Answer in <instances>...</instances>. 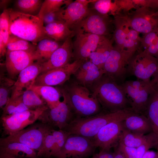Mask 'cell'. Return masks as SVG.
<instances>
[{"instance_id": "2e32d148", "label": "cell", "mask_w": 158, "mask_h": 158, "mask_svg": "<svg viewBox=\"0 0 158 158\" xmlns=\"http://www.w3.org/2000/svg\"><path fill=\"white\" fill-rule=\"evenodd\" d=\"M122 121L110 123L102 128L92 139L94 146L101 150L109 151L113 147L118 145L123 128Z\"/></svg>"}, {"instance_id": "d6986e66", "label": "cell", "mask_w": 158, "mask_h": 158, "mask_svg": "<svg viewBox=\"0 0 158 158\" xmlns=\"http://www.w3.org/2000/svg\"><path fill=\"white\" fill-rule=\"evenodd\" d=\"M145 6L137 8L128 16L132 28L139 33L147 34L158 27V16Z\"/></svg>"}, {"instance_id": "681fc988", "label": "cell", "mask_w": 158, "mask_h": 158, "mask_svg": "<svg viewBox=\"0 0 158 158\" xmlns=\"http://www.w3.org/2000/svg\"><path fill=\"white\" fill-rule=\"evenodd\" d=\"M0 158H22L15 157L8 154L0 152Z\"/></svg>"}, {"instance_id": "9a60e30c", "label": "cell", "mask_w": 158, "mask_h": 158, "mask_svg": "<svg viewBox=\"0 0 158 158\" xmlns=\"http://www.w3.org/2000/svg\"><path fill=\"white\" fill-rule=\"evenodd\" d=\"M76 38L73 42V58L74 61L89 59L91 54L96 49L105 36L85 32L81 28L74 30Z\"/></svg>"}, {"instance_id": "30bf717a", "label": "cell", "mask_w": 158, "mask_h": 158, "mask_svg": "<svg viewBox=\"0 0 158 158\" xmlns=\"http://www.w3.org/2000/svg\"><path fill=\"white\" fill-rule=\"evenodd\" d=\"M91 139L79 135H70L55 158H85L93 155L96 149Z\"/></svg>"}, {"instance_id": "60d3db41", "label": "cell", "mask_w": 158, "mask_h": 158, "mask_svg": "<svg viewBox=\"0 0 158 158\" xmlns=\"http://www.w3.org/2000/svg\"><path fill=\"white\" fill-rule=\"evenodd\" d=\"M92 3L93 4L92 8L103 14H108L111 11L112 13L115 15L114 12L117 8L116 2L112 3L110 0H96Z\"/></svg>"}, {"instance_id": "1f68e13d", "label": "cell", "mask_w": 158, "mask_h": 158, "mask_svg": "<svg viewBox=\"0 0 158 158\" xmlns=\"http://www.w3.org/2000/svg\"><path fill=\"white\" fill-rule=\"evenodd\" d=\"M36 44L12 34H10L7 45V51H22L34 52Z\"/></svg>"}, {"instance_id": "74e56055", "label": "cell", "mask_w": 158, "mask_h": 158, "mask_svg": "<svg viewBox=\"0 0 158 158\" xmlns=\"http://www.w3.org/2000/svg\"><path fill=\"white\" fill-rule=\"evenodd\" d=\"M158 146V137L153 132L146 134V138L143 143L136 148V158H142L145 152L153 147Z\"/></svg>"}, {"instance_id": "bcb514c9", "label": "cell", "mask_w": 158, "mask_h": 158, "mask_svg": "<svg viewBox=\"0 0 158 158\" xmlns=\"http://www.w3.org/2000/svg\"><path fill=\"white\" fill-rule=\"evenodd\" d=\"M11 1V0H0V8L3 9L4 10L7 9V8H6L7 7Z\"/></svg>"}, {"instance_id": "5b68a950", "label": "cell", "mask_w": 158, "mask_h": 158, "mask_svg": "<svg viewBox=\"0 0 158 158\" xmlns=\"http://www.w3.org/2000/svg\"><path fill=\"white\" fill-rule=\"evenodd\" d=\"M114 20L113 39L116 46L134 54L140 49L141 38L132 27L128 15H115Z\"/></svg>"}, {"instance_id": "816d5d0a", "label": "cell", "mask_w": 158, "mask_h": 158, "mask_svg": "<svg viewBox=\"0 0 158 158\" xmlns=\"http://www.w3.org/2000/svg\"><path fill=\"white\" fill-rule=\"evenodd\" d=\"M91 158H98V154H94Z\"/></svg>"}, {"instance_id": "836d02e7", "label": "cell", "mask_w": 158, "mask_h": 158, "mask_svg": "<svg viewBox=\"0 0 158 158\" xmlns=\"http://www.w3.org/2000/svg\"><path fill=\"white\" fill-rule=\"evenodd\" d=\"M15 81L9 77L0 75V107L3 109L9 101Z\"/></svg>"}, {"instance_id": "7a4b0ae2", "label": "cell", "mask_w": 158, "mask_h": 158, "mask_svg": "<svg viewBox=\"0 0 158 158\" xmlns=\"http://www.w3.org/2000/svg\"><path fill=\"white\" fill-rule=\"evenodd\" d=\"M135 114L130 107L113 112H100L84 117H75L64 130L69 134L82 136L92 139L100 129L107 124L116 121H123Z\"/></svg>"}, {"instance_id": "4fadbf2b", "label": "cell", "mask_w": 158, "mask_h": 158, "mask_svg": "<svg viewBox=\"0 0 158 158\" xmlns=\"http://www.w3.org/2000/svg\"><path fill=\"white\" fill-rule=\"evenodd\" d=\"M113 25L114 20L108 14H102L93 8H90L87 15L74 31L81 28L86 32L107 37L111 32Z\"/></svg>"}, {"instance_id": "f546056e", "label": "cell", "mask_w": 158, "mask_h": 158, "mask_svg": "<svg viewBox=\"0 0 158 158\" xmlns=\"http://www.w3.org/2000/svg\"><path fill=\"white\" fill-rule=\"evenodd\" d=\"M10 36L9 14L8 8L3 10L0 16V55H5Z\"/></svg>"}, {"instance_id": "c3c4849f", "label": "cell", "mask_w": 158, "mask_h": 158, "mask_svg": "<svg viewBox=\"0 0 158 158\" xmlns=\"http://www.w3.org/2000/svg\"><path fill=\"white\" fill-rule=\"evenodd\" d=\"M114 158H125L120 151L117 148L114 154Z\"/></svg>"}, {"instance_id": "f907efd6", "label": "cell", "mask_w": 158, "mask_h": 158, "mask_svg": "<svg viewBox=\"0 0 158 158\" xmlns=\"http://www.w3.org/2000/svg\"><path fill=\"white\" fill-rule=\"evenodd\" d=\"M77 1L86 6H88L90 3H93L95 2L96 0H76Z\"/></svg>"}, {"instance_id": "f5cc1de1", "label": "cell", "mask_w": 158, "mask_h": 158, "mask_svg": "<svg viewBox=\"0 0 158 158\" xmlns=\"http://www.w3.org/2000/svg\"><path fill=\"white\" fill-rule=\"evenodd\" d=\"M154 15L155 16H158V11L154 12Z\"/></svg>"}, {"instance_id": "f1b7e54d", "label": "cell", "mask_w": 158, "mask_h": 158, "mask_svg": "<svg viewBox=\"0 0 158 158\" xmlns=\"http://www.w3.org/2000/svg\"><path fill=\"white\" fill-rule=\"evenodd\" d=\"M61 45L59 42L49 38L41 40L37 43L35 52L36 61L41 63L47 61L53 52Z\"/></svg>"}, {"instance_id": "8fae6325", "label": "cell", "mask_w": 158, "mask_h": 158, "mask_svg": "<svg viewBox=\"0 0 158 158\" xmlns=\"http://www.w3.org/2000/svg\"><path fill=\"white\" fill-rule=\"evenodd\" d=\"M48 107L46 106L13 115L2 116L1 121L4 133L8 135L25 128L39 119Z\"/></svg>"}, {"instance_id": "7dc6e473", "label": "cell", "mask_w": 158, "mask_h": 158, "mask_svg": "<svg viewBox=\"0 0 158 158\" xmlns=\"http://www.w3.org/2000/svg\"><path fill=\"white\" fill-rule=\"evenodd\" d=\"M152 77V79L150 81V84L152 85H158V69Z\"/></svg>"}, {"instance_id": "ffe728a7", "label": "cell", "mask_w": 158, "mask_h": 158, "mask_svg": "<svg viewBox=\"0 0 158 158\" xmlns=\"http://www.w3.org/2000/svg\"><path fill=\"white\" fill-rule=\"evenodd\" d=\"M68 37L62 44L52 54L49 59L41 63V73L63 67L73 58V42L72 37Z\"/></svg>"}, {"instance_id": "8d00e7d4", "label": "cell", "mask_w": 158, "mask_h": 158, "mask_svg": "<svg viewBox=\"0 0 158 158\" xmlns=\"http://www.w3.org/2000/svg\"><path fill=\"white\" fill-rule=\"evenodd\" d=\"M3 109L2 116L13 115L30 109L24 103L20 96L9 101Z\"/></svg>"}, {"instance_id": "8992f818", "label": "cell", "mask_w": 158, "mask_h": 158, "mask_svg": "<svg viewBox=\"0 0 158 158\" xmlns=\"http://www.w3.org/2000/svg\"><path fill=\"white\" fill-rule=\"evenodd\" d=\"M130 107L137 114H144L152 88L150 82L137 79L128 80L121 84Z\"/></svg>"}, {"instance_id": "7c38bea8", "label": "cell", "mask_w": 158, "mask_h": 158, "mask_svg": "<svg viewBox=\"0 0 158 158\" xmlns=\"http://www.w3.org/2000/svg\"><path fill=\"white\" fill-rule=\"evenodd\" d=\"M86 60H76L65 66L40 73L33 85L53 86L61 85L68 81Z\"/></svg>"}, {"instance_id": "ab89813d", "label": "cell", "mask_w": 158, "mask_h": 158, "mask_svg": "<svg viewBox=\"0 0 158 158\" xmlns=\"http://www.w3.org/2000/svg\"><path fill=\"white\" fill-rule=\"evenodd\" d=\"M51 130L46 136L42 145L37 153V157H44L49 158L51 157V154L54 145V139Z\"/></svg>"}, {"instance_id": "277c9868", "label": "cell", "mask_w": 158, "mask_h": 158, "mask_svg": "<svg viewBox=\"0 0 158 158\" xmlns=\"http://www.w3.org/2000/svg\"><path fill=\"white\" fill-rule=\"evenodd\" d=\"M9 14V33L37 45L48 37L42 19L37 16L18 12L8 8Z\"/></svg>"}, {"instance_id": "ba28073f", "label": "cell", "mask_w": 158, "mask_h": 158, "mask_svg": "<svg viewBox=\"0 0 158 158\" xmlns=\"http://www.w3.org/2000/svg\"><path fill=\"white\" fill-rule=\"evenodd\" d=\"M158 69V59L139 49L129 61L127 74L134 75L137 79L150 82Z\"/></svg>"}, {"instance_id": "db71d44e", "label": "cell", "mask_w": 158, "mask_h": 158, "mask_svg": "<svg viewBox=\"0 0 158 158\" xmlns=\"http://www.w3.org/2000/svg\"><path fill=\"white\" fill-rule=\"evenodd\" d=\"M158 151V146L157 147V148Z\"/></svg>"}, {"instance_id": "ac0fdd59", "label": "cell", "mask_w": 158, "mask_h": 158, "mask_svg": "<svg viewBox=\"0 0 158 158\" xmlns=\"http://www.w3.org/2000/svg\"><path fill=\"white\" fill-rule=\"evenodd\" d=\"M41 63L36 61L20 72L13 87L9 101L21 96L25 91L30 88L41 73Z\"/></svg>"}, {"instance_id": "ee69618b", "label": "cell", "mask_w": 158, "mask_h": 158, "mask_svg": "<svg viewBox=\"0 0 158 158\" xmlns=\"http://www.w3.org/2000/svg\"><path fill=\"white\" fill-rule=\"evenodd\" d=\"M98 154V158H114V154L107 151L101 150Z\"/></svg>"}, {"instance_id": "9c48e42d", "label": "cell", "mask_w": 158, "mask_h": 158, "mask_svg": "<svg viewBox=\"0 0 158 158\" xmlns=\"http://www.w3.org/2000/svg\"><path fill=\"white\" fill-rule=\"evenodd\" d=\"M133 55L116 45L113 46L104 66V74L121 84L124 82L128 62Z\"/></svg>"}, {"instance_id": "f6af8a7d", "label": "cell", "mask_w": 158, "mask_h": 158, "mask_svg": "<svg viewBox=\"0 0 158 158\" xmlns=\"http://www.w3.org/2000/svg\"><path fill=\"white\" fill-rule=\"evenodd\" d=\"M142 158H158V151L156 152L153 151L148 150L145 152Z\"/></svg>"}, {"instance_id": "b9f144b4", "label": "cell", "mask_w": 158, "mask_h": 158, "mask_svg": "<svg viewBox=\"0 0 158 158\" xmlns=\"http://www.w3.org/2000/svg\"><path fill=\"white\" fill-rule=\"evenodd\" d=\"M64 9L63 7H62L44 16L42 19L44 26L55 22L64 21L63 15Z\"/></svg>"}, {"instance_id": "d4e9b609", "label": "cell", "mask_w": 158, "mask_h": 158, "mask_svg": "<svg viewBox=\"0 0 158 158\" xmlns=\"http://www.w3.org/2000/svg\"><path fill=\"white\" fill-rule=\"evenodd\" d=\"M0 152L22 158H37L35 151L20 143L0 141Z\"/></svg>"}, {"instance_id": "d6a6232c", "label": "cell", "mask_w": 158, "mask_h": 158, "mask_svg": "<svg viewBox=\"0 0 158 158\" xmlns=\"http://www.w3.org/2000/svg\"><path fill=\"white\" fill-rule=\"evenodd\" d=\"M146 138V135L138 134L123 128L118 142L128 147L137 148L143 143Z\"/></svg>"}, {"instance_id": "cb8c5ba5", "label": "cell", "mask_w": 158, "mask_h": 158, "mask_svg": "<svg viewBox=\"0 0 158 158\" xmlns=\"http://www.w3.org/2000/svg\"><path fill=\"white\" fill-rule=\"evenodd\" d=\"M152 85V89L144 115L149 121L153 132L158 137V85Z\"/></svg>"}, {"instance_id": "5bb4252c", "label": "cell", "mask_w": 158, "mask_h": 158, "mask_svg": "<svg viewBox=\"0 0 158 158\" xmlns=\"http://www.w3.org/2000/svg\"><path fill=\"white\" fill-rule=\"evenodd\" d=\"M75 117L66 100L63 98V101L56 107L51 108L48 107L39 119L52 128L57 127L59 130H64Z\"/></svg>"}, {"instance_id": "603a6c76", "label": "cell", "mask_w": 158, "mask_h": 158, "mask_svg": "<svg viewBox=\"0 0 158 158\" xmlns=\"http://www.w3.org/2000/svg\"><path fill=\"white\" fill-rule=\"evenodd\" d=\"M123 129L138 134L145 135L152 131L151 123L144 114L130 116L122 121Z\"/></svg>"}, {"instance_id": "7bdbcfd3", "label": "cell", "mask_w": 158, "mask_h": 158, "mask_svg": "<svg viewBox=\"0 0 158 158\" xmlns=\"http://www.w3.org/2000/svg\"><path fill=\"white\" fill-rule=\"evenodd\" d=\"M117 147L125 158H136V148L127 147L120 142Z\"/></svg>"}, {"instance_id": "83f0119b", "label": "cell", "mask_w": 158, "mask_h": 158, "mask_svg": "<svg viewBox=\"0 0 158 158\" xmlns=\"http://www.w3.org/2000/svg\"><path fill=\"white\" fill-rule=\"evenodd\" d=\"M30 89L35 92L46 102L49 108L56 107L61 102L60 98L61 95L57 87L32 85Z\"/></svg>"}, {"instance_id": "e575fe53", "label": "cell", "mask_w": 158, "mask_h": 158, "mask_svg": "<svg viewBox=\"0 0 158 158\" xmlns=\"http://www.w3.org/2000/svg\"><path fill=\"white\" fill-rule=\"evenodd\" d=\"M24 103L30 109L47 106L46 102L34 91L29 89L21 95Z\"/></svg>"}, {"instance_id": "e0dca14e", "label": "cell", "mask_w": 158, "mask_h": 158, "mask_svg": "<svg viewBox=\"0 0 158 158\" xmlns=\"http://www.w3.org/2000/svg\"><path fill=\"white\" fill-rule=\"evenodd\" d=\"M5 65L9 77L13 79L23 69L35 61L34 52L22 51H7Z\"/></svg>"}, {"instance_id": "52a82bcc", "label": "cell", "mask_w": 158, "mask_h": 158, "mask_svg": "<svg viewBox=\"0 0 158 158\" xmlns=\"http://www.w3.org/2000/svg\"><path fill=\"white\" fill-rule=\"evenodd\" d=\"M53 128L42 122L32 125L20 131L1 138L0 141L17 142L38 151L46 135Z\"/></svg>"}, {"instance_id": "3957f363", "label": "cell", "mask_w": 158, "mask_h": 158, "mask_svg": "<svg viewBox=\"0 0 158 158\" xmlns=\"http://www.w3.org/2000/svg\"><path fill=\"white\" fill-rule=\"evenodd\" d=\"M88 88L105 112H115L129 107L128 101L121 84L105 74Z\"/></svg>"}, {"instance_id": "4dcf8cb0", "label": "cell", "mask_w": 158, "mask_h": 158, "mask_svg": "<svg viewBox=\"0 0 158 158\" xmlns=\"http://www.w3.org/2000/svg\"><path fill=\"white\" fill-rule=\"evenodd\" d=\"M44 1L42 0H17L15 1V11L24 14L37 16Z\"/></svg>"}, {"instance_id": "d590c367", "label": "cell", "mask_w": 158, "mask_h": 158, "mask_svg": "<svg viewBox=\"0 0 158 158\" xmlns=\"http://www.w3.org/2000/svg\"><path fill=\"white\" fill-rule=\"evenodd\" d=\"M73 2L70 0H45L37 16L42 20L46 15L62 7L63 5L67 6Z\"/></svg>"}, {"instance_id": "4316f807", "label": "cell", "mask_w": 158, "mask_h": 158, "mask_svg": "<svg viewBox=\"0 0 158 158\" xmlns=\"http://www.w3.org/2000/svg\"><path fill=\"white\" fill-rule=\"evenodd\" d=\"M47 37L56 41H64L68 37L75 35V31L70 29L64 21L51 23L44 26Z\"/></svg>"}, {"instance_id": "f35d334b", "label": "cell", "mask_w": 158, "mask_h": 158, "mask_svg": "<svg viewBox=\"0 0 158 158\" xmlns=\"http://www.w3.org/2000/svg\"><path fill=\"white\" fill-rule=\"evenodd\" d=\"M52 133L54 139V145L51 157H54L63 147L70 135L65 131L60 130H56L53 129Z\"/></svg>"}, {"instance_id": "7402d4cb", "label": "cell", "mask_w": 158, "mask_h": 158, "mask_svg": "<svg viewBox=\"0 0 158 158\" xmlns=\"http://www.w3.org/2000/svg\"><path fill=\"white\" fill-rule=\"evenodd\" d=\"M90 8L76 0L65 9L63 20L69 28L74 30L78 25L88 14Z\"/></svg>"}, {"instance_id": "484cf974", "label": "cell", "mask_w": 158, "mask_h": 158, "mask_svg": "<svg viewBox=\"0 0 158 158\" xmlns=\"http://www.w3.org/2000/svg\"><path fill=\"white\" fill-rule=\"evenodd\" d=\"M113 46L112 41L107 37H104L96 50L91 54L89 59L99 68L103 70L104 64Z\"/></svg>"}, {"instance_id": "44dd1931", "label": "cell", "mask_w": 158, "mask_h": 158, "mask_svg": "<svg viewBox=\"0 0 158 158\" xmlns=\"http://www.w3.org/2000/svg\"><path fill=\"white\" fill-rule=\"evenodd\" d=\"M104 74L103 70L99 68L89 59L82 63L73 75L77 82L88 88Z\"/></svg>"}, {"instance_id": "6da1fadb", "label": "cell", "mask_w": 158, "mask_h": 158, "mask_svg": "<svg viewBox=\"0 0 158 158\" xmlns=\"http://www.w3.org/2000/svg\"><path fill=\"white\" fill-rule=\"evenodd\" d=\"M69 80L65 84L57 87L76 117H89L100 113L101 105L89 89L75 79Z\"/></svg>"}]
</instances>
